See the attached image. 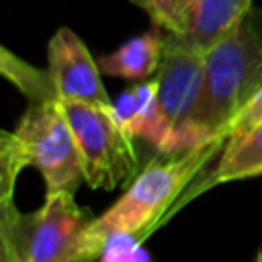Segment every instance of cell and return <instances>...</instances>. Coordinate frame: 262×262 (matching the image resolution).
<instances>
[{"label":"cell","instance_id":"6da1fadb","mask_svg":"<svg viewBox=\"0 0 262 262\" xmlns=\"http://www.w3.org/2000/svg\"><path fill=\"white\" fill-rule=\"evenodd\" d=\"M33 166L45 192H76L84 180L82 158L57 94L31 98L14 131L0 133V203L14 201L23 168Z\"/></svg>","mask_w":262,"mask_h":262},{"label":"cell","instance_id":"5bb4252c","mask_svg":"<svg viewBox=\"0 0 262 262\" xmlns=\"http://www.w3.org/2000/svg\"><path fill=\"white\" fill-rule=\"evenodd\" d=\"M151 16L154 25L166 35H176L182 25V0H131Z\"/></svg>","mask_w":262,"mask_h":262},{"label":"cell","instance_id":"3957f363","mask_svg":"<svg viewBox=\"0 0 262 262\" xmlns=\"http://www.w3.org/2000/svg\"><path fill=\"white\" fill-rule=\"evenodd\" d=\"M225 141L213 139L182 156L147 164L127 186V190L88 227V244L100 258L102 246L111 235L131 233L145 242L168 215L174 213L180 196L196 180L199 172L221 154Z\"/></svg>","mask_w":262,"mask_h":262},{"label":"cell","instance_id":"4fadbf2b","mask_svg":"<svg viewBox=\"0 0 262 262\" xmlns=\"http://www.w3.org/2000/svg\"><path fill=\"white\" fill-rule=\"evenodd\" d=\"M262 125V86L252 94V98L233 115V119L221 129L217 139H223L225 143L229 139H237L246 135L248 131Z\"/></svg>","mask_w":262,"mask_h":262},{"label":"cell","instance_id":"9a60e30c","mask_svg":"<svg viewBox=\"0 0 262 262\" xmlns=\"http://www.w3.org/2000/svg\"><path fill=\"white\" fill-rule=\"evenodd\" d=\"M194 0H182V20H184V14H186V10H188V6L192 4ZM182 27V25H180Z\"/></svg>","mask_w":262,"mask_h":262},{"label":"cell","instance_id":"277c9868","mask_svg":"<svg viewBox=\"0 0 262 262\" xmlns=\"http://www.w3.org/2000/svg\"><path fill=\"white\" fill-rule=\"evenodd\" d=\"M94 221L74 192H45L37 211L23 213L14 201L0 203V258L16 262H96L88 244Z\"/></svg>","mask_w":262,"mask_h":262},{"label":"cell","instance_id":"30bf717a","mask_svg":"<svg viewBox=\"0 0 262 262\" xmlns=\"http://www.w3.org/2000/svg\"><path fill=\"white\" fill-rule=\"evenodd\" d=\"M164 43L166 33L156 27L125 41L113 53L98 57V68L106 76H117L125 80H147L160 70L164 57Z\"/></svg>","mask_w":262,"mask_h":262},{"label":"cell","instance_id":"8992f818","mask_svg":"<svg viewBox=\"0 0 262 262\" xmlns=\"http://www.w3.org/2000/svg\"><path fill=\"white\" fill-rule=\"evenodd\" d=\"M205 55L164 43V57L156 74L158 111L149 145L162 158H176L192 149L190 119L201 94Z\"/></svg>","mask_w":262,"mask_h":262},{"label":"cell","instance_id":"7c38bea8","mask_svg":"<svg viewBox=\"0 0 262 262\" xmlns=\"http://www.w3.org/2000/svg\"><path fill=\"white\" fill-rule=\"evenodd\" d=\"M98 262H154L143 242L131 233L111 235L100 252Z\"/></svg>","mask_w":262,"mask_h":262},{"label":"cell","instance_id":"52a82bcc","mask_svg":"<svg viewBox=\"0 0 262 262\" xmlns=\"http://www.w3.org/2000/svg\"><path fill=\"white\" fill-rule=\"evenodd\" d=\"M47 66L51 84L61 100H78L100 106L113 104L100 80L102 72L98 61L70 27L57 29L49 39Z\"/></svg>","mask_w":262,"mask_h":262},{"label":"cell","instance_id":"e0dca14e","mask_svg":"<svg viewBox=\"0 0 262 262\" xmlns=\"http://www.w3.org/2000/svg\"><path fill=\"white\" fill-rule=\"evenodd\" d=\"M0 262H16V260H10V258H0Z\"/></svg>","mask_w":262,"mask_h":262},{"label":"cell","instance_id":"2e32d148","mask_svg":"<svg viewBox=\"0 0 262 262\" xmlns=\"http://www.w3.org/2000/svg\"><path fill=\"white\" fill-rule=\"evenodd\" d=\"M254 262H262V246L258 248V254H256V260Z\"/></svg>","mask_w":262,"mask_h":262},{"label":"cell","instance_id":"9c48e42d","mask_svg":"<svg viewBox=\"0 0 262 262\" xmlns=\"http://www.w3.org/2000/svg\"><path fill=\"white\" fill-rule=\"evenodd\" d=\"M260 174H262V125L248 131L246 135H242L237 139H229L219 154L217 166L205 178H199L196 182H192L186 188V192L182 194L184 199L176 205L174 213L182 205H186L190 199H194L196 194H201L217 184L254 178Z\"/></svg>","mask_w":262,"mask_h":262},{"label":"cell","instance_id":"8fae6325","mask_svg":"<svg viewBox=\"0 0 262 262\" xmlns=\"http://www.w3.org/2000/svg\"><path fill=\"white\" fill-rule=\"evenodd\" d=\"M158 111V80L137 82L113 100V113L123 129L135 139L149 141Z\"/></svg>","mask_w":262,"mask_h":262},{"label":"cell","instance_id":"7a4b0ae2","mask_svg":"<svg viewBox=\"0 0 262 262\" xmlns=\"http://www.w3.org/2000/svg\"><path fill=\"white\" fill-rule=\"evenodd\" d=\"M262 86V8H252L221 43L205 53L201 94L190 119V145L213 141Z\"/></svg>","mask_w":262,"mask_h":262},{"label":"cell","instance_id":"ba28073f","mask_svg":"<svg viewBox=\"0 0 262 262\" xmlns=\"http://www.w3.org/2000/svg\"><path fill=\"white\" fill-rule=\"evenodd\" d=\"M252 8V0H194L180 31L166 35V43L205 55L235 31Z\"/></svg>","mask_w":262,"mask_h":262},{"label":"cell","instance_id":"5b68a950","mask_svg":"<svg viewBox=\"0 0 262 262\" xmlns=\"http://www.w3.org/2000/svg\"><path fill=\"white\" fill-rule=\"evenodd\" d=\"M61 108L82 158L84 182L90 188L113 190L125 180L137 176L133 137L117 121L113 104L100 106L61 100Z\"/></svg>","mask_w":262,"mask_h":262}]
</instances>
